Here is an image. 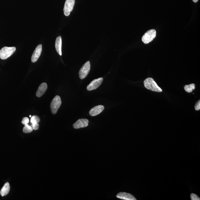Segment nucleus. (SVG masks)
Segmentation results:
<instances>
[{"label":"nucleus","instance_id":"16","mask_svg":"<svg viewBox=\"0 0 200 200\" xmlns=\"http://www.w3.org/2000/svg\"><path fill=\"white\" fill-rule=\"evenodd\" d=\"M33 129L30 125L27 124L25 125V126L23 129V131L24 133H27L31 132L33 131Z\"/></svg>","mask_w":200,"mask_h":200},{"label":"nucleus","instance_id":"22","mask_svg":"<svg viewBox=\"0 0 200 200\" xmlns=\"http://www.w3.org/2000/svg\"><path fill=\"white\" fill-rule=\"evenodd\" d=\"M193 1V2L195 3H196L197 2H198V1H199V0H192Z\"/></svg>","mask_w":200,"mask_h":200},{"label":"nucleus","instance_id":"10","mask_svg":"<svg viewBox=\"0 0 200 200\" xmlns=\"http://www.w3.org/2000/svg\"><path fill=\"white\" fill-rule=\"evenodd\" d=\"M104 109V107L102 105H98L94 107L91 109L89 111V115L90 116H97L102 113Z\"/></svg>","mask_w":200,"mask_h":200},{"label":"nucleus","instance_id":"13","mask_svg":"<svg viewBox=\"0 0 200 200\" xmlns=\"http://www.w3.org/2000/svg\"><path fill=\"white\" fill-rule=\"evenodd\" d=\"M62 40L61 37H58L57 38L55 41V48L57 52L60 56H62Z\"/></svg>","mask_w":200,"mask_h":200},{"label":"nucleus","instance_id":"19","mask_svg":"<svg viewBox=\"0 0 200 200\" xmlns=\"http://www.w3.org/2000/svg\"><path fill=\"white\" fill-rule=\"evenodd\" d=\"M23 124L25 125L28 124L29 122V119L27 117H25L23 119L22 122H21Z\"/></svg>","mask_w":200,"mask_h":200},{"label":"nucleus","instance_id":"20","mask_svg":"<svg viewBox=\"0 0 200 200\" xmlns=\"http://www.w3.org/2000/svg\"><path fill=\"white\" fill-rule=\"evenodd\" d=\"M31 126L32 127L33 130H38L39 128V125L38 123L32 124L31 125Z\"/></svg>","mask_w":200,"mask_h":200},{"label":"nucleus","instance_id":"3","mask_svg":"<svg viewBox=\"0 0 200 200\" xmlns=\"http://www.w3.org/2000/svg\"><path fill=\"white\" fill-rule=\"evenodd\" d=\"M157 35L156 31L154 29L148 31L142 37V41L144 44H148L152 42L155 38Z\"/></svg>","mask_w":200,"mask_h":200},{"label":"nucleus","instance_id":"15","mask_svg":"<svg viewBox=\"0 0 200 200\" xmlns=\"http://www.w3.org/2000/svg\"><path fill=\"white\" fill-rule=\"evenodd\" d=\"M195 88V84H191L189 85H186L184 87V89L187 92L191 93Z\"/></svg>","mask_w":200,"mask_h":200},{"label":"nucleus","instance_id":"21","mask_svg":"<svg viewBox=\"0 0 200 200\" xmlns=\"http://www.w3.org/2000/svg\"><path fill=\"white\" fill-rule=\"evenodd\" d=\"M195 110H199L200 109V100L198 101L197 102H196L195 105Z\"/></svg>","mask_w":200,"mask_h":200},{"label":"nucleus","instance_id":"17","mask_svg":"<svg viewBox=\"0 0 200 200\" xmlns=\"http://www.w3.org/2000/svg\"><path fill=\"white\" fill-rule=\"evenodd\" d=\"M30 122L32 124L38 123L40 121V118L36 115H34L31 117Z\"/></svg>","mask_w":200,"mask_h":200},{"label":"nucleus","instance_id":"1","mask_svg":"<svg viewBox=\"0 0 200 200\" xmlns=\"http://www.w3.org/2000/svg\"><path fill=\"white\" fill-rule=\"evenodd\" d=\"M144 85L146 88L152 91L160 92L162 90L157 85V83L152 78H148L144 81Z\"/></svg>","mask_w":200,"mask_h":200},{"label":"nucleus","instance_id":"4","mask_svg":"<svg viewBox=\"0 0 200 200\" xmlns=\"http://www.w3.org/2000/svg\"><path fill=\"white\" fill-rule=\"evenodd\" d=\"M62 103L61 99L59 96H56L53 98L50 104V110L53 114H56Z\"/></svg>","mask_w":200,"mask_h":200},{"label":"nucleus","instance_id":"23","mask_svg":"<svg viewBox=\"0 0 200 200\" xmlns=\"http://www.w3.org/2000/svg\"><path fill=\"white\" fill-rule=\"evenodd\" d=\"M29 117H30V118H31V117H32L31 115H30V116H29Z\"/></svg>","mask_w":200,"mask_h":200},{"label":"nucleus","instance_id":"6","mask_svg":"<svg viewBox=\"0 0 200 200\" xmlns=\"http://www.w3.org/2000/svg\"><path fill=\"white\" fill-rule=\"evenodd\" d=\"M75 4V0H66L65 3L63 12L65 15L68 17L73 11Z\"/></svg>","mask_w":200,"mask_h":200},{"label":"nucleus","instance_id":"18","mask_svg":"<svg viewBox=\"0 0 200 200\" xmlns=\"http://www.w3.org/2000/svg\"><path fill=\"white\" fill-rule=\"evenodd\" d=\"M191 198L192 200H200V198L197 195L192 193L191 195Z\"/></svg>","mask_w":200,"mask_h":200},{"label":"nucleus","instance_id":"14","mask_svg":"<svg viewBox=\"0 0 200 200\" xmlns=\"http://www.w3.org/2000/svg\"><path fill=\"white\" fill-rule=\"evenodd\" d=\"M10 189V186L9 183H6L5 184L4 186L1 189V191H0V194L2 196H6V195L8 194Z\"/></svg>","mask_w":200,"mask_h":200},{"label":"nucleus","instance_id":"8","mask_svg":"<svg viewBox=\"0 0 200 200\" xmlns=\"http://www.w3.org/2000/svg\"><path fill=\"white\" fill-rule=\"evenodd\" d=\"M88 120L86 119H81L78 120L73 125V127L75 129H78L79 128H85L88 126Z\"/></svg>","mask_w":200,"mask_h":200},{"label":"nucleus","instance_id":"11","mask_svg":"<svg viewBox=\"0 0 200 200\" xmlns=\"http://www.w3.org/2000/svg\"><path fill=\"white\" fill-rule=\"evenodd\" d=\"M119 199L125 200H136L135 197L130 193L125 192H120L116 195Z\"/></svg>","mask_w":200,"mask_h":200},{"label":"nucleus","instance_id":"5","mask_svg":"<svg viewBox=\"0 0 200 200\" xmlns=\"http://www.w3.org/2000/svg\"><path fill=\"white\" fill-rule=\"evenodd\" d=\"M90 69V62L88 61L84 63L79 71V77L81 79H83L87 77Z\"/></svg>","mask_w":200,"mask_h":200},{"label":"nucleus","instance_id":"7","mask_svg":"<svg viewBox=\"0 0 200 200\" xmlns=\"http://www.w3.org/2000/svg\"><path fill=\"white\" fill-rule=\"evenodd\" d=\"M103 81V78H102L94 79L87 86V90L88 91L95 90L100 87Z\"/></svg>","mask_w":200,"mask_h":200},{"label":"nucleus","instance_id":"2","mask_svg":"<svg viewBox=\"0 0 200 200\" xmlns=\"http://www.w3.org/2000/svg\"><path fill=\"white\" fill-rule=\"evenodd\" d=\"M15 47H4L0 50V58L2 60L7 59L14 53Z\"/></svg>","mask_w":200,"mask_h":200},{"label":"nucleus","instance_id":"9","mask_svg":"<svg viewBox=\"0 0 200 200\" xmlns=\"http://www.w3.org/2000/svg\"><path fill=\"white\" fill-rule=\"evenodd\" d=\"M42 52V45H39L36 48L33 52L31 57V61L32 62L35 63L36 62L37 60L41 55Z\"/></svg>","mask_w":200,"mask_h":200},{"label":"nucleus","instance_id":"12","mask_svg":"<svg viewBox=\"0 0 200 200\" xmlns=\"http://www.w3.org/2000/svg\"><path fill=\"white\" fill-rule=\"evenodd\" d=\"M47 88L48 86L45 83H43L40 84L36 93L37 97H41L46 91Z\"/></svg>","mask_w":200,"mask_h":200}]
</instances>
